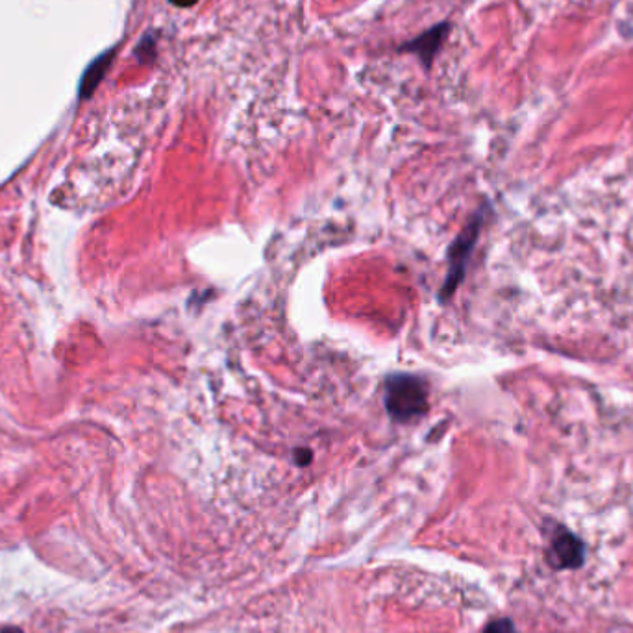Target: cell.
<instances>
[{
    "label": "cell",
    "instance_id": "2",
    "mask_svg": "<svg viewBox=\"0 0 633 633\" xmlns=\"http://www.w3.org/2000/svg\"><path fill=\"white\" fill-rule=\"evenodd\" d=\"M480 228H482V215H476L471 223L463 228L460 236L456 237V241L452 243V249L448 254L450 265H448L447 280L443 282V287H441V300L452 297L454 291L460 286L465 269H467V263L471 258L472 249H474L476 239L480 234Z\"/></svg>",
    "mask_w": 633,
    "mask_h": 633
},
{
    "label": "cell",
    "instance_id": "4",
    "mask_svg": "<svg viewBox=\"0 0 633 633\" xmlns=\"http://www.w3.org/2000/svg\"><path fill=\"white\" fill-rule=\"evenodd\" d=\"M447 36L448 25L447 23H441V25L432 26L428 32H424L419 38L413 39L408 45H404L402 50H408V52L417 54L419 60H421L426 67H430V63L434 60L437 50L441 49V45H443V41H445Z\"/></svg>",
    "mask_w": 633,
    "mask_h": 633
},
{
    "label": "cell",
    "instance_id": "5",
    "mask_svg": "<svg viewBox=\"0 0 633 633\" xmlns=\"http://www.w3.org/2000/svg\"><path fill=\"white\" fill-rule=\"evenodd\" d=\"M113 52H115L113 49L106 50V52H102L100 56H97L93 62L87 65L86 73L80 80V99H89L95 93V89L99 87L100 80L104 78L108 67L112 65Z\"/></svg>",
    "mask_w": 633,
    "mask_h": 633
},
{
    "label": "cell",
    "instance_id": "6",
    "mask_svg": "<svg viewBox=\"0 0 633 633\" xmlns=\"http://www.w3.org/2000/svg\"><path fill=\"white\" fill-rule=\"evenodd\" d=\"M154 52H156V41H154L149 34V36H145L143 41L139 43V47H137L136 50L137 58H139L141 62H147V60L154 58Z\"/></svg>",
    "mask_w": 633,
    "mask_h": 633
},
{
    "label": "cell",
    "instance_id": "1",
    "mask_svg": "<svg viewBox=\"0 0 633 633\" xmlns=\"http://www.w3.org/2000/svg\"><path fill=\"white\" fill-rule=\"evenodd\" d=\"M384 402L393 421L419 419L428 411V385L417 374H393L385 380Z\"/></svg>",
    "mask_w": 633,
    "mask_h": 633
},
{
    "label": "cell",
    "instance_id": "8",
    "mask_svg": "<svg viewBox=\"0 0 633 633\" xmlns=\"http://www.w3.org/2000/svg\"><path fill=\"white\" fill-rule=\"evenodd\" d=\"M295 458H297L298 465H300V467H304V465H308V463H310L313 456H311L310 448H298Z\"/></svg>",
    "mask_w": 633,
    "mask_h": 633
},
{
    "label": "cell",
    "instance_id": "7",
    "mask_svg": "<svg viewBox=\"0 0 633 633\" xmlns=\"http://www.w3.org/2000/svg\"><path fill=\"white\" fill-rule=\"evenodd\" d=\"M485 633H519L517 632V628L513 626V622L508 621V619H500V621L491 622L487 628H485Z\"/></svg>",
    "mask_w": 633,
    "mask_h": 633
},
{
    "label": "cell",
    "instance_id": "10",
    "mask_svg": "<svg viewBox=\"0 0 633 633\" xmlns=\"http://www.w3.org/2000/svg\"><path fill=\"white\" fill-rule=\"evenodd\" d=\"M0 633H25V632H21V630H19V628H4V630H2V632Z\"/></svg>",
    "mask_w": 633,
    "mask_h": 633
},
{
    "label": "cell",
    "instance_id": "3",
    "mask_svg": "<svg viewBox=\"0 0 633 633\" xmlns=\"http://www.w3.org/2000/svg\"><path fill=\"white\" fill-rule=\"evenodd\" d=\"M584 559L585 548L580 537H576L565 528H558L554 534L550 535L547 561L552 569H556V571L576 569V567H582Z\"/></svg>",
    "mask_w": 633,
    "mask_h": 633
},
{
    "label": "cell",
    "instance_id": "9",
    "mask_svg": "<svg viewBox=\"0 0 633 633\" xmlns=\"http://www.w3.org/2000/svg\"><path fill=\"white\" fill-rule=\"evenodd\" d=\"M171 4L174 6H178V8H191V6H195L199 0H169Z\"/></svg>",
    "mask_w": 633,
    "mask_h": 633
}]
</instances>
